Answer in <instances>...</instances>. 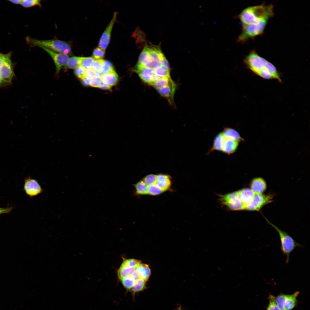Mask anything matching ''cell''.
<instances>
[{
	"label": "cell",
	"mask_w": 310,
	"mask_h": 310,
	"mask_svg": "<svg viewBox=\"0 0 310 310\" xmlns=\"http://www.w3.org/2000/svg\"><path fill=\"white\" fill-rule=\"evenodd\" d=\"M172 80L170 77H160L151 85L158 90L168 84Z\"/></svg>",
	"instance_id": "28"
},
{
	"label": "cell",
	"mask_w": 310,
	"mask_h": 310,
	"mask_svg": "<svg viewBox=\"0 0 310 310\" xmlns=\"http://www.w3.org/2000/svg\"><path fill=\"white\" fill-rule=\"evenodd\" d=\"M140 263L141 262L140 260L133 259H130L124 260L121 265L137 268Z\"/></svg>",
	"instance_id": "36"
},
{
	"label": "cell",
	"mask_w": 310,
	"mask_h": 310,
	"mask_svg": "<svg viewBox=\"0 0 310 310\" xmlns=\"http://www.w3.org/2000/svg\"><path fill=\"white\" fill-rule=\"evenodd\" d=\"M24 189L26 194L30 197L36 196L43 191L38 182L30 177L25 179Z\"/></svg>",
	"instance_id": "11"
},
{
	"label": "cell",
	"mask_w": 310,
	"mask_h": 310,
	"mask_svg": "<svg viewBox=\"0 0 310 310\" xmlns=\"http://www.w3.org/2000/svg\"><path fill=\"white\" fill-rule=\"evenodd\" d=\"M104 61L102 59L95 60L92 68L96 73H101Z\"/></svg>",
	"instance_id": "37"
},
{
	"label": "cell",
	"mask_w": 310,
	"mask_h": 310,
	"mask_svg": "<svg viewBox=\"0 0 310 310\" xmlns=\"http://www.w3.org/2000/svg\"><path fill=\"white\" fill-rule=\"evenodd\" d=\"M238 144L239 142L237 141L224 138L222 151L228 154L233 153L236 151Z\"/></svg>",
	"instance_id": "17"
},
{
	"label": "cell",
	"mask_w": 310,
	"mask_h": 310,
	"mask_svg": "<svg viewBox=\"0 0 310 310\" xmlns=\"http://www.w3.org/2000/svg\"><path fill=\"white\" fill-rule=\"evenodd\" d=\"M11 56V53H8L0 71V78L5 86L11 84L15 76L14 64L12 61Z\"/></svg>",
	"instance_id": "6"
},
{
	"label": "cell",
	"mask_w": 310,
	"mask_h": 310,
	"mask_svg": "<svg viewBox=\"0 0 310 310\" xmlns=\"http://www.w3.org/2000/svg\"><path fill=\"white\" fill-rule=\"evenodd\" d=\"M146 282L141 278L136 280L134 285L131 290L133 295L145 290L146 288Z\"/></svg>",
	"instance_id": "27"
},
{
	"label": "cell",
	"mask_w": 310,
	"mask_h": 310,
	"mask_svg": "<svg viewBox=\"0 0 310 310\" xmlns=\"http://www.w3.org/2000/svg\"><path fill=\"white\" fill-rule=\"evenodd\" d=\"M164 192L167 191L171 185V182L170 176L168 175L160 174L156 175L155 183Z\"/></svg>",
	"instance_id": "15"
},
{
	"label": "cell",
	"mask_w": 310,
	"mask_h": 310,
	"mask_svg": "<svg viewBox=\"0 0 310 310\" xmlns=\"http://www.w3.org/2000/svg\"><path fill=\"white\" fill-rule=\"evenodd\" d=\"M117 13L114 12L112 19L102 34L99 43V47L105 50L109 43L112 29L117 18Z\"/></svg>",
	"instance_id": "12"
},
{
	"label": "cell",
	"mask_w": 310,
	"mask_h": 310,
	"mask_svg": "<svg viewBox=\"0 0 310 310\" xmlns=\"http://www.w3.org/2000/svg\"><path fill=\"white\" fill-rule=\"evenodd\" d=\"M268 299L269 303L266 310H280L276 304L274 296L269 294Z\"/></svg>",
	"instance_id": "34"
},
{
	"label": "cell",
	"mask_w": 310,
	"mask_h": 310,
	"mask_svg": "<svg viewBox=\"0 0 310 310\" xmlns=\"http://www.w3.org/2000/svg\"><path fill=\"white\" fill-rule=\"evenodd\" d=\"M224 139V138L222 133L218 134L214 139L213 145L210 152L214 150L222 151Z\"/></svg>",
	"instance_id": "24"
},
{
	"label": "cell",
	"mask_w": 310,
	"mask_h": 310,
	"mask_svg": "<svg viewBox=\"0 0 310 310\" xmlns=\"http://www.w3.org/2000/svg\"><path fill=\"white\" fill-rule=\"evenodd\" d=\"M243 61L246 67L256 75L265 79H275L282 83L280 73L275 66L255 51H251Z\"/></svg>",
	"instance_id": "1"
},
{
	"label": "cell",
	"mask_w": 310,
	"mask_h": 310,
	"mask_svg": "<svg viewBox=\"0 0 310 310\" xmlns=\"http://www.w3.org/2000/svg\"><path fill=\"white\" fill-rule=\"evenodd\" d=\"M95 61V59L92 57H82L80 66L85 69L92 68Z\"/></svg>",
	"instance_id": "30"
},
{
	"label": "cell",
	"mask_w": 310,
	"mask_h": 310,
	"mask_svg": "<svg viewBox=\"0 0 310 310\" xmlns=\"http://www.w3.org/2000/svg\"><path fill=\"white\" fill-rule=\"evenodd\" d=\"M85 78L91 80L96 76V73L92 68L85 69Z\"/></svg>",
	"instance_id": "42"
},
{
	"label": "cell",
	"mask_w": 310,
	"mask_h": 310,
	"mask_svg": "<svg viewBox=\"0 0 310 310\" xmlns=\"http://www.w3.org/2000/svg\"><path fill=\"white\" fill-rule=\"evenodd\" d=\"M240 199L245 206L253 199L255 193L251 189L244 188L238 191Z\"/></svg>",
	"instance_id": "18"
},
{
	"label": "cell",
	"mask_w": 310,
	"mask_h": 310,
	"mask_svg": "<svg viewBox=\"0 0 310 310\" xmlns=\"http://www.w3.org/2000/svg\"><path fill=\"white\" fill-rule=\"evenodd\" d=\"M133 185L135 188V195H142L147 194L148 186L142 180L133 184Z\"/></svg>",
	"instance_id": "23"
},
{
	"label": "cell",
	"mask_w": 310,
	"mask_h": 310,
	"mask_svg": "<svg viewBox=\"0 0 310 310\" xmlns=\"http://www.w3.org/2000/svg\"><path fill=\"white\" fill-rule=\"evenodd\" d=\"M41 48L51 57L55 65L57 73H59L62 67L65 66L67 63L69 58V55L55 51L44 47Z\"/></svg>",
	"instance_id": "10"
},
{
	"label": "cell",
	"mask_w": 310,
	"mask_h": 310,
	"mask_svg": "<svg viewBox=\"0 0 310 310\" xmlns=\"http://www.w3.org/2000/svg\"><path fill=\"white\" fill-rule=\"evenodd\" d=\"M135 71L141 79L144 82L151 85L160 77L155 75L153 69L137 63Z\"/></svg>",
	"instance_id": "9"
},
{
	"label": "cell",
	"mask_w": 310,
	"mask_h": 310,
	"mask_svg": "<svg viewBox=\"0 0 310 310\" xmlns=\"http://www.w3.org/2000/svg\"><path fill=\"white\" fill-rule=\"evenodd\" d=\"M271 195L255 193L252 200L245 207V210L249 211H259L265 205L273 201Z\"/></svg>",
	"instance_id": "8"
},
{
	"label": "cell",
	"mask_w": 310,
	"mask_h": 310,
	"mask_svg": "<svg viewBox=\"0 0 310 310\" xmlns=\"http://www.w3.org/2000/svg\"><path fill=\"white\" fill-rule=\"evenodd\" d=\"M85 69L81 66L75 69L74 73L75 75L81 80L85 78L84 74Z\"/></svg>",
	"instance_id": "40"
},
{
	"label": "cell",
	"mask_w": 310,
	"mask_h": 310,
	"mask_svg": "<svg viewBox=\"0 0 310 310\" xmlns=\"http://www.w3.org/2000/svg\"><path fill=\"white\" fill-rule=\"evenodd\" d=\"M162 66V63L161 61H150L146 67L153 69L158 67Z\"/></svg>",
	"instance_id": "43"
},
{
	"label": "cell",
	"mask_w": 310,
	"mask_h": 310,
	"mask_svg": "<svg viewBox=\"0 0 310 310\" xmlns=\"http://www.w3.org/2000/svg\"><path fill=\"white\" fill-rule=\"evenodd\" d=\"M131 276L135 278L136 280L140 278L139 275L136 270L132 273Z\"/></svg>",
	"instance_id": "49"
},
{
	"label": "cell",
	"mask_w": 310,
	"mask_h": 310,
	"mask_svg": "<svg viewBox=\"0 0 310 310\" xmlns=\"http://www.w3.org/2000/svg\"><path fill=\"white\" fill-rule=\"evenodd\" d=\"M156 179V175L150 174L146 175L142 180L148 186L155 184Z\"/></svg>",
	"instance_id": "39"
},
{
	"label": "cell",
	"mask_w": 310,
	"mask_h": 310,
	"mask_svg": "<svg viewBox=\"0 0 310 310\" xmlns=\"http://www.w3.org/2000/svg\"><path fill=\"white\" fill-rule=\"evenodd\" d=\"M150 61L148 46H146L141 53L138 59V63L146 67Z\"/></svg>",
	"instance_id": "25"
},
{
	"label": "cell",
	"mask_w": 310,
	"mask_h": 310,
	"mask_svg": "<svg viewBox=\"0 0 310 310\" xmlns=\"http://www.w3.org/2000/svg\"><path fill=\"white\" fill-rule=\"evenodd\" d=\"M140 278L147 282L151 274V270L149 266L146 264L140 263L136 268Z\"/></svg>",
	"instance_id": "21"
},
{
	"label": "cell",
	"mask_w": 310,
	"mask_h": 310,
	"mask_svg": "<svg viewBox=\"0 0 310 310\" xmlns=\"http://www.w3.org/2000/svg\"><path fill=\"white\" fill-rule=\"evenodd\" d=\"M222 133L225 138L235 141L239 142L243 140L237 131L231 128L227 127L225 128Z\"/></svg>",
	"instance_id": "20"
},
{
	"label": "cell",
	"mask_w": 310,
	"mask_h": 310,
	"mask_svg": "<svg viewBox=\"0 0 310 310\" xmlns=\"http://www.w3.org/2000/svg\"><path fill=\"white\" fill-rule=\"evenodd\" d=\"M11 2L16 4H21L22 0H9Z\"/></svg>",
	"instance_id": "50"
},
{
	"label": "cell",
	"mask_w": 310,
	"mask_h": 310,
	"mask_svg": "<svg viewBox=\"0 0 310 310\" xmlns=\"http://www.w3.org/2000/svg\"><path fill=\"white\" fill-rule=\"evenodd\" d=\"M174 310H183L181 305H179Z\"/></svg>",
	"instance_id": "51"
},
{
	"label": "cell",
	"mask_w": 310,
	"mask_h": 310,
	"mask_svg": "<svg viewBox=\"0 0 310 310\" xmlns=\"http://www.w3.org/2000/svg\"><path fill=\"white\" fill-rule=\"evenodd\" d=\"M268 223L276 229L279 234L280 241V249L282 253L286 257V263L289 261L290 255L291 252L297 247H303L301 244L296 242L294 239L287 233L278 228L270 222L265 217Z\"/></svg>",
	"instance_id": "4"
},
{
	"label": "cell",
	"mask_w": 310,
	"mask_h": 310,
	"mask_svg": "<svg viewBox=\"0 0 310 310\" xmlns=\"http://www.w3.org/2000/svg\"><path fill=\"white\" fill-rule=\"evenodd\" d=\"M268 20L263 19L250 25L243 26L242 32L238 38L237 41L243 43L250 38L261 34L264 32Z\"/></svg>",
	"instance_id": "5"
},
{
	"label": "cell",
	"mask_w": 310,
	"mask_h": 310,
	"mask_svg": "<svg viewBox=\"0 0 310 310\" xmlns=\"http://www.w3.org/2000/svg\"><path fill=\"white\" fill-rule=\"evenodd\" d=\"M124 287L127 290H131L134 285L136 279L131 276L121 280Z\"/></svg>",
	"instance_id": "29"
},
{
	"label": "cell",
	"mask_w": 310,
	"mask_h": 310,
	"mask_svg": "<svg viewBox=\"0 0 310 310\" xmlns=\"http://www.w3.org/2000/svg\"><path fill=\"white\" fill-rule=\"evenodd\" d=\"M13 209L12 207H8L5 208L0 207V215L2 214H9Z\"/></svg>",
	"instance_id": "45"
},
{
	"label": "cell",
	"mask_w": 310,
	"mask_h": 310,
	"mask_svg": "<svg viewBox=\"0 0 310 310\" xmlns=\"http://www.w3.org/2000/svg\"><path fill=\"white\" fill-rule=\"evenodd\" d=\"M0 54H1V53H0Z\"/></svg>",
	"instance_id": "52"
},
{
	"label": "cell",
	"mask_w": 310,
	"mask_h": 310,
	"mask_svg": "<svg viewBox=\"0 0 310 310\" xmlns=\"http://www.w3.org/2000/svg\"><path fill=\"white\" fill-rule=\"evenodd\" d=\"M7 55L8 53L6 54H2L1 53L0 54V71L2 67L3 63L7 57Z\"/></svg>",
	"instance_id": "46"
},
{
	"label": "cell",
	"mask_w": 310,
	"mask_h": 310,
	"mask_svg": "<svg viewBox=\"0 0 310 310\" xmlns=\"http://www.w3.org/2000/svg\"><path fill=\"white\" fill-rule=\"evenodd\" d=\"M136 270V268L134 267L121 265L118 271V277L121 280L131 276Z\"/></svg>",
	"instance_id": "22"
},
{
	"label": "cell",
	"mask_w": 310,
	"mask_h": 310,
	"mask_svg": "<svg viewBox=\"0 0 310 310\" xmlns=\"http://www.w3.org/2000/svg\"><path fill=\"white\" fill-rule=\"evenodd\" d=\"M105 54V50L99 47L94 49L93 52V57L95 60L102 59Z\"/></svg>",
	"instance_id": "35"
},
{
	"label": "cell",
	"mask_w": 310,
	"mask_h": 310,
	"mask_svg": "<svg viewBox=\"0 0 310 310\" xmlns=\"http://www.w3.org/2000/svg\"><path fill=\"white\" fill-rule=\"evenodd\" d=\"M111 86H110L102 83L100 88L104 90H110Z\"/></svg>",
	"instance_id": "48"
},
{
	"label": "cell",
	"mask_w": 310,
	"mask_h": 310,
	"mask_svg": "<svg viewBox=\"0 0 310 310\" xmlns=\"http://www.w3.org/2000/svg\"><path fill=\"white\" fill-rule=\"evenodd\" d=\"M221 202L232 210L245 209V205L241 200L238 191L220 195Z\"/></svg>",
	"instance_id": "7"
},
{
	"label": "cell",
	"mask_w": 310,
	"mask_h": 310,
	"mask_svg": "<svg viewBox=\"0 0 310 310\" xmlns=\"http://www.w3.org/2000/svg\"><path fill=\"white\" fill-rule=\"evenodd\" d=\"M111 63L107 61H104L101 73L104 74L114 71Z\"/></svg>",
	"instance_id": "38"
},
{
	"label": "cell",
	"mask_w": 310,
	"mask_h": 310,
	"mask_svg": "<svg viewBox=\"0 0 310 310\" xmlns=\"http://www.w3.org/2000/svg\"><path fill=\"white\" fill-rule=\"evenodd\" d=\"M118 79V75L114 70L102 74L101 78L103 83L111 87L117 84Z\"/></svg>",
	"instance_id": "19"
},
{
	"label": "cell",
	"mask_w": 310,
	"mask_h": 310,
	"mask_svg": "<svg viewBox=\"0 0 310 310\" xmlns=\"http://www.w3.org/2000/svg\"><path fill=\"white\" fill-rule=\"evenodd\" d=\"M82 57L73 56L69 58L65 67L67 69H75L80 66Z\"/></svg>",
	"instance_id": "26"
},
{
	"label": "cell",
	"mask_w": 310,
	"mask_h": 310,
	"mask_svg": "<svg viewBox=\"0 0 310 310\" xmlns=\"http://www.w3.org/2000/svg\"><path fill=\"white\" fill-rule=\"evenodd\" d=\"M153 70L156 75L158 77H170V71L162 66L154 69Z\"/></svg>",
	"instance_id": "32"
},
{
	"label": "cell",
	"mask_w": 310,
	"mask_h": 310,
	"mask_svg": "<svg viewBox=\"0 0 310 310\" xmlns=\"http://www.w3.org/2000/svg\"><path fill=\"white\" fill-rule=\"evenodd\" d=\"M266 187V181L261 177L254 179L251 183V189L255 193H263Z\"/></svg>",
	"instance_id": "14"
},
{
	"label": "cell",
	"mask_w": 310,
	"mask_h": 310,
	"mask_svg": "<svg viewBox=\"0 0 310 310\" xmlns=\"http://www.w3.org/2000/svg\"><path fill=\"white\" fill-rule=\"evenodd\" d=\"M21 5L23 7L26 8L36 5L41 7L40 1L39 0H22Z\"/></svg>",
	"instance_id": "33"
},
{
	"label": "cell",
	"mask_w": 310,
	"mask_h": 310,
	"mask_svg": "<svg viewBox=\"0 0 310 310\" xmlns=\"http://www.w3.org/2000/svg\"><path fill=\"white\" fill-rule=\"evenodd\" d=\"M164 191L156 184L148 186L147 195H156L160 194Z\"/></svg>",
	"instance_id": "31"
},
{
	"label": "cell",
	"mask_w": 310,
	"mask_h": 310,
	"mask_svg": "<svg viewBox=\"0 0 310 310\" xmlns=\"http://www.w3.org/2000/svg\"><path fill=\"white\" fill-rule=\"evenodd\" d=\"M299 293V291H296L293 294H285L284 302V310H291L297 305V297Z\"/></svg>",
	"instance_id": "16"
},
{
	"label": "cell",
	"mask_w": 310,
	"mask_h": 310,
	"mask_svg": "<svg viewBox=\"0 0 310 310\" xmlns=\"http://www.w3.org/2000/svg\"><path fill=\"white\" fill-rule=\"evenodd\" d=\"M162 66L167 70L170 71V68L169 63L164 55L163 56L161 61Z\"/></svg>",
	"instance_id": "44"
},
{
	"label": "cell",
	"mask_w": 310,
	"mask_h": 310,
	"mask_svg": "<svg viewBox=\"0 0 310 310\" xmlns=\"http://www.w3.org/2000/svg\"><path fill=\"white\" fill-rule=\"evenodd\" d=\"M177 85L172 80L167 85L157 90L161 96L166 99L171 104L174 102V97Z\"/></svg>",
	"instance_id": "13"
},
{
	"label": "cell",
	"mask_w": 310,
	"mask_h": 310,
	"mask_svg": "<svg viewBox=\"0 0 310 310\" xmlns=\"http://www.w3.org/2000/svg\"><path fill=\"white\" fill-rule=\"evenodd\" d=\"M28 43L31 46L44 47L52 51L67 55L72 54L71 45L68 43L57 39L39 40L28 37Z\"/></svg>",
	"instance_id": "3"
},
{
	"label": "cell",
	"mask_w": 310,
	"mask_h": 310,
	"mask_svg": "<svg viewBox=\"0 0 310 310\" xmlns=\"http://www.w3.org/2000/svg\"><path fill=\"white\" fill-rule=\"evenodd\" d=\"M274 14L272 5H260L250 6L243 9L239 15L243 26L250 25L263 19L268 20Z\"/></svg>",
	"instance_id": "2"
},
{
	"label": "cell",
	"mask_w": 310,
	"mask_h": 310,
	"mask_svg": "<svg viewBox=\"0 0 310 310\" xmlns=\"http://www.w3.org/2000/svg\"><path fill=\"white\" fill-rule=\"evenodd\" d=\"M81 80L83 85L85 86H88L90 85L91 80L84 78Z\"/></svg>",
	"instance_id": "47"
},
{
	"label": "cell",
	"mask_w": 310,
	"mask_h": 310,
	"mask_svg": "<svg viewBox=\"0 0 310 310\" xmlns=\"http://www.w3.org/2000/svg\"><path fill=\"white\" fill-rule=\"evenodd\" d=\"M102 83L101 78L96 76L91 80L90 85L92 87L100 88Z\"/></svg>",
	"instance_id": "41"
}]
</instances>
